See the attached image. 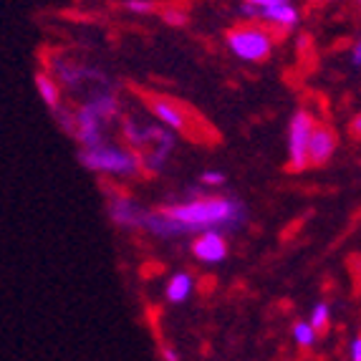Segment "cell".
<instances>
[{"label": "cell", "instance_id": "4", "mask_svg": "<svg viewBox=\"0 0 361 361\" xmlns=\"http://www.w3.org/2000/svg\"><path fill=\"white\" fill-rule=\"evenodd\" d=\"M316 127V121L308 111H295L288 124V167L303 169L308 167V139Z\"/></svg>", "mask_w": 361, "mask_h": 361}, {"label": "cell", "instance_id": "1", "mask_svg": "<svg viewBox=\"0 0 361 361\" xmlns=\"http://www.w3.org/2000/svg\"><path fill=\"white\" fill-rule=\"evenodd\" d=\"M167 217L182 225L185 235H197L205 230H233L243 228L247 220V210L240 200L228 195H190L182 202L162 207Z\"/></svg>", "mask_w": 361, "mask_h": 361}, {"label": "cell", "instance_id": "6", "mask_svg": "<svg viewBox=\"0 0 361 361\" xmlns=\"http://www.w3.org/2000/svg\"><path fill=\"white\" fill-rule=\"evenodd\" d=\"M109 217L111 223L119 228H139L142 230V217L145 210L137 205V200H132L124 192H109Z\"/></svg>", "mask_w": 361, "mask_h": 361}, {"label": "cell", "instance_id": "20", "mask_svg": "<svg viewBox=\"0 0 361 361\" xmlns=\"http://www.w3.org/2000/svg\"><path fill=\"white\" fill-rule=\"evenodd\" d=\"M164 20H167L169 25H182L185 23V16L177 11H164Z\"/></svg>", "mask_w": 361, "mask_h": 361}, {"label": "cell", "instance_id": "15", "mask_svg": "<svg viewBox=\"0 0 361 361\" xmlns=\"http://www.w3.org/2000/svg\"><path fill=\"white\" fill-rule=\"evenodd\" d=\"M308 324L313 326V331L316 334H324L331 324V306L326 301H319L316 306L311 308V316H308Z\"/></svg>", "mask_w": 361, "mask_h": 361}, {"label": "cell", "instance_id": "21", "mask_svg": "<svg viewBox=\"0 0 361 361\" xmlns=\"http://www.w3.org/2000/svg\"><path fill=\"white\" fill-rule=\"evenodd\" d=\"M159 354H162L164 361H180V356H177V351L172 349V346H162V351H159Z\"/></svg>", "mask_w": 361, "mask_h": 361}, {"label": "cell", "instance_id": "23", "mask_svg": "<svg viewBox=\"0 0 361 361\" xmlns=\"http://www.w3.org/2000/svg\"><path fill=\"white\" fill-rule=\"evenodd\" d=\"M351 134H354L356 139H361V114L354 116V121H351Z\"/></svg>", "mask_w": 361, "mask_h": 361}, {"label": "cell", "instance_id": "10", "mask_svg": "<svg viewBox=\"0 0 361 361\" xmlns=\"http://www.w3.org/2000/svg\"><path fill=\"white\" fill-rule=\"evenodd\" d=\"M149 109H152V114L157 116V121H159L164 129H169V132H187V127H190L185 111L177 109L172 102H167V99H152Z\"/></svg>", "mask_w": 361, "mask_h": 361}, {"label": "cell", "instance_id": "11", "mask_svg": "<svg viewBox=\"0 0 361 361\" xmlns=\"http://www.w3.org/2000/svg\"><path fill=\"white\" fill-rule=\"evenodd\" d=\"M142 230L152 233L154 238H164V240H172V238H182V235H185L182 225L175 223L172 217H167L162 210L145 212V217H142Z\"/></svg>", "mask_w": 361, "mask_h": 361}, {"label": "cell", "instance_id": "16", "mask_svg": "<svg viewBox=\"0 0 361 361\" xmlns=\"http://www.w3.org/2000/svg\"><path fill=\"white\" fill-rule=\"evenodd\" d=\"M316 338H319V334L313 331V326L308 324V321H295L293 324V341L298 343V346L311 349L313 343H316Z\"/></svg>", "mask_w": 361, "mask_h": 361}, {"label": "cell", "instance_id": "17", "mask_svg": "<svg viewBox=\"0 0 361 361\" xmlns=\"http://www.w3.org/2000/svg\"><path fill=\"white\" fill-rule=\"evenodd\" d=\"M200 182L205 187H217V185H225V175L223 172H215V169H207V172H202V177H200Z\"/></svg>", "mask_w": 361, "mask_h": 361}, {"label": "cell", "instance_id": "24", "mask_svg": "<svg viewBox=\"0 0 361 361\" xmlns=\"http://www.w3.org/2000/svg\"><path fill=\"white\" fill-rule=\"evenodd\" d=\"M351 59H354V63L361 68V41L356 43V46H354V51H351Z\"/></svg>", "mask_w": 361, "mask_h": 361}, {"label": "cell", "instance_id": "18", "mask_svg": "<svg viewBox=\"0 0 361 361\" xmlns=\"http://www.w3.org/2000/svg\"><path fill=\"white\" fill-rule=\"evenodd\" d=\"M127 11H132V13H149L152 6L147 3V0H129Z\"/></svg>", "mask_w": 361, "mask_h": 361}, {"label": "cell", "instance_id": "5", "mask_svg": "<svg viewBox=\"0 0 361 361\" xmlns=\"http://www.w3.org/2000/svg\"><path fill=\"white\" fill-rule=\"evenodd\" d=\"M104 127L106 121L97 116L89 106H78L71 119V134L81 142V147H99L104 145Z\"/></svg>", "mask_w": 361, "mask_h": 361}, {"label": "cell", "instance_id": "19", "mask_svg": "<svg viewBox=\"0 0 361 361\" xmlns=\"http://www.w3.org/2000/svg\"><path fill=\"white\" fill-rule=\"evenodd\" d=\"M349 361H361V336H356L349 346Z\"/></svg>", "mask_w": 361, "mask_h": 361}, {"label": "cell", "instance_id": "13", "mask_svg": "<svg viewBox=\"0 0 361 361\" xmlns=\"http://www.w3.org/2000/svg\"><path fill=\"white\" fill-rule=\"evenodd\" d=\"M84 106H89L91 111L97 116H102L104 121L114 119L116 111H119V104H116V97L114 94H109V91H94L89 99H86Z\"/></svg>", "mask_w": 361, "mask_h": 361}, {"label": "cell", "instance_id": "12", "mask_svg": "<svg viewBox=\"0 0 361 361\" xmlns=\"http://www.w3.org/2000/svg\"><path fill=\"white\" fill-rule=\"evenodd\" d=\"M195 281L190 273H175V276L167 281V288H164V295H167L169 303H185L190 295H192Z\"/></svg>", "mask_w": 361, "mask_h": 361}, {"label": "cell", "instance_id": "8", "mask_svg": "<svg viewBox=\"0 0 361 361\" xmlns=\"http://www.w3.org/2000/svg\"><path fill=\"white\" fill-rule=\"evenodd\" d=\"M192 255L200 263H220V260L228 258V240L220 230H205V233H197V238L192 240Z\"/></svg>", "mask_w": 361, "mask_h": 361}, {"label": "cell", "instance_id": "2", "mask_svg": "<svg viewBox=\"0 0 361 361\" xmlns=\"http://www.w3.org/2000/svg\"><path fill=\"white\" fill-rule=\"evenodd\" d=\"M81 164L91 172H99V175L109 177H134L139 175L142 169V159L134 154L127 147H116V145H99V147H86L78 154Z\"/></svg>", "mask_w": 361, "mask_h": 361}, {"label": "cell", "instance_id": "14", "mask_svg": "<svg viewBox=\"0 0 361 361\" xmlns=\"http://www.w3.org/2000/svg\"><path fill=\"white\" fill-rule=\"evenodd\" d=\"M36 86H38L41 99L46 102V106L54 109V111H59V106H61V84L59 81H56L54 76H49V73H38Z\"/></svg>", "mask_w": 361, "mask_h": 361}, {"label": "cell", "instance_id": "22", "mask_svg": "<svg viewBox=\"0 0 361 361\" xmlns=\"http://www.w3.org/2000/svg\"><path fill=\"white\" fill-rule=\"evenodd\" d=\"M245 3H253V6L265 8V6H278V3H288V0H245Z\"/></svg>", "mask_w": 361, "mask_h": 361}, {"label": "cell", "instance_id": "9", "mask_svg": "<svg viewBox=\"0 0 361 361\" xmlns=\"http://www.w3.org/2000/svg\"><path fill=\"white\" fill-rule=\"evenodd\" d=\"M336 152V134L331 127L316 124L308 139V164H326Z\"/></svg>", "mask_w": 361, "mask_h": 361}, {"label": "cell", "instance_id": "3", "mask_svg": "<svg viewBox=\"0 0 361 361\" xmlns=\"http://www.w3.org/2000/svg\"><path fill=\"white\" fill-rule=\"evenodd\" d=\"M228 49L243 61H263L271 56L273 38L268 30L245 25V28H235L228 33Z\"/></svg>", "mask_w": 361, "mask_h": 361}, {"label": "cell", "instance_id": "7", "mask_svg": "<svg viewBox=\"0 0 361 361\" xmlns=\"http://www.w3.org/2000/svg\"><path fill=\"white\" fill-rule=\"evenodd\" d=\"M243 13L253 20H268V23L278 25V28H293L298 23V11L290 3H278V6H253V3H243Z\"/></svg>", "mask_w": 361, "mask_h": 361}]
</instances>
